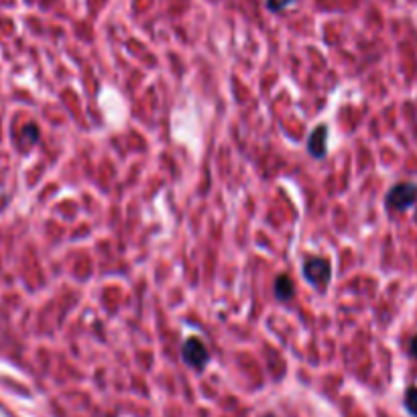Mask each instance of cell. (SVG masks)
Masks as SVG:
<instances>
[{"instance_id":"7","label":"cell","mask_w":417,"mask_h":417,"mask_svg":"<svg viewBox=\"0 0 417 417\" xmlns=\"http://www.w3.org/2000/svg\"><path fill=\"white\" fill-rule=\"evenodd\" d=\"M39 139V130H37V126L35 124H27L25 128H23V137H21V145H29L31 147L35 140Z\"/></svg>"},{"instance_id":"1","label":"cell","mask_w":417,"mask_h":417,"mask_svg":"<svg viewBox=\"0 0 417 417\" xmlns=\"http://www.w3.org/2000/svg\"><path fill=\"white\" fill-rule=\"evenodd\" d=\"M417 200V186L413 184H399L395 186L389 196H387V206L391 210H407L409 206H413Z\"/></svg>"},{"instance_id":"3","label":"cell","mask_w":417,"mask_h":417,"mask_svg":"<svg viewBox=\"0 0 417 417\" xmlns=\"http://www.w3.org/2000/svg\"><path fill=\"white\" fill-rule=\"evenodd\" d=\"M182 356H184L186 365L194 367L196 371H201L208 362V348L204 346V342L200 338H187Z\"/></svg>"},{"instance_id":"4","label":"cell","mask_w":417,"mask_h":417,"mask_svg":"<svg viewBox=\"0 0 417 417\" xmlns=\"http://www.w3.org/2000/svg\"><path fill=\"white\" fill-rule=\"evenodd\" d=\"M326 139H328V126L318 124L311 135H309V153L313 157H324L326 155Z\"/></svg>"},{"instance_id":"6","label":"cell","mask_w":417,"mask_h":417,"mask_svg":"<svg viewBox=\"0 0 417 417\" xmlns=\"http://www.w3.org/2000/svg\"><path fill=\"white\" fill-rule=\"evenodd\" d=\"M405 407H407V411L411 416L417 417V387L407 389V393H405Z\"/></svg>"},{"instance_id":"5","label":"cell","mask_w":417,"mask_h":417,"mask_svg":"<svg viewBox=\"0 0 417 417\" xmlns=\"http://www.w3.org/2000/svg\"><path fill=\"white\" fill-rule=\"evenodd\" d=\"M294 281L287 277V275H279L277 281H275V297L279 301H287L294 297Z\"/></svg>"},{"instance_id":"8","label":"cell","mask_w":417,"mask_h":417,"mask_svg":"<svg viewBox=\"0 0 417 417\" xmlns=\"http://www.w3.org/2000/svg\"><path fill=\"white\" fill-rule=\"evenodd\" d=\"M294 0H267V6L271 9V11H283L285 6H289Z\"/></svg>"},{"instance_id":"9","label":"cell","mask_w":417,"mask_h":417,"mask_svg":"<svg viewBox=\"0 0 417 417\" xmlns=\"http://www.w3.org/2000/svg\"><path fill=\"white\" fill-rule=\"evenodd\" d=\"M411 352H413V356L417 358V336L413 338V342H411Z\"/></svg>"},{"instance_id":"2","label":"cell","mask_w":417,"mask_h":417,"mask_svg":"<svg viewBox=\"0 0 417 417\" xmlns=\"http://www.w3.org/2000/svg\"><path fill=\"white\" fill-rule=\"evenodd\" d=\"M330 263L326 259H320V257H313V259H308L304 263V277L308 279L311 285L316 287H324L326 283L330 281Z\"/></svg>"}]
</instances>
